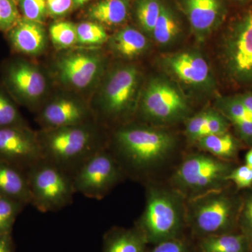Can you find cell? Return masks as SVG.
Instances as JSON below:
<instances>
[{
	"label": "cell",
	"instance_id": "6da1fadb",
	"mask_svg": "<svg viewBox=\"0 0 252 252\" xmlns=\"http://www.w3.org/2000/svg\"><path fill=\"white\" fill-rule=\"evenodd\" d=\"M107 147L126 177L146 181L171 158L177 140L175 136L161 129L127 126L114 132Z\"/></svg>",
	"mask_w": 252,
	"mask_h": 252
},
{
	"label": "cell",
	"instance_id": "7a4b0ae2",
	"mask_svg": "<svg viewBox=\"0 0 252 252\" xmlns=\"http://www.w3.org/2000/svg\"><path fill=\"white\" fill-rule=\"evenodd\" d=\"M94 129L86 123L44 130L37 135L43 158L72 177L86 160L108 146Z\"/></svg>",
	"mask_w": 252,
	"mask_h": 252
},
{
	"label": "cell",
	"instance_id": "3957f363",
	"mask_svg": "<svg viewBox=\"0 0 252 252\" xmlns=\"http://www.w3.org/2000/svg\"><path fill=\"white\" fill-rule=\"evenodd\" d=\"M185 223V199L172 188L149 184L145 207L135 225L146 241L158 244L178 238Z\"/></svg>",
	"mask_w": 252,
	"mask_h": 252
},
{
	"label": "cell",
	"instance_id": "277c9868",
	"mask_svg": "<svg viewBox=\"0 0 252 252\" xmlns=\"http://www.w3.org/2000/svg\"><path fill=\"white\" fill-rule=\"evenodd\" d=\"M232 170L228 161L205 152L189 154L172 174L171 188L189 200L225 188Z\"/></svg>",
	"mask_w": 252,
	"mask_h": 252
},
{
	"label": "cell",
	"instance_id": "5b68a950",
	"mask_svg": "<svg viewBox=\"0 0 252 252\" xmlns=\"http://www.w3.org/2000/svg\"><path fill=\"white\" fill-rule=\"evenodd\" d=\"M186 200V223L205 238L228 233L238 220L240 205L225 188Z\"/></svg>",
	"mask_w": 252,
	"mask_h": 252
},
{
	"label": "cell",
	"instance_id": "8992f818",
	"mask_svg": "<svg viewBox=\"0 0 252 252\" xmlns=\"http://www.w3.org/2000/svg\"><path fill=\"white\" fill-rule=\"evenodd\" d=\"M31 204L39 211L57 212L72 203L76 193L72 176L43 158L26 172Z\"/></svg>",
	"mask_w": 252,
	"mask_h": 252
},
{
	"label": "cell",
	"instance_id": "52a82bcc",
	"mask_svg": "<svg viewBox=\"0 0 252 252\" xmlns=\"http://www.w3.org/2000/svg\"><path fill=\"white\" fill-rule=\"evenodd\" d=\"M72 177L76 193L101 200L126 177L119 162L107 147L86 160Z\"/></svg>",
	"mask_w": 252,
	"mask_h": 252
},
{
	"label": "cell",
	"instance_id": "ba28073f",
	"mask_svg": "<svg viewBox=\"0 0 252 252\" xmlns=\"http://www.w3.org/2000/svg\"><path fill=\"white\" fill-rule=\"evenodd\" d=\"M146 120L157 124H172L188 117V102L180 91L170 82L160 79L149 83L144 91L140 107Z\"/></svg>",
	"mask_w": 252,
	"mask_h": 252
},
{
	"label": "cell",
	"instance_id": "9c48e42d",
	"mask_svg": "<svg viewBox=\"0 0 252 252\" xmlns=\"http://www.w3.org/2000/svg\"><path fill=\"white\" fill-rule=\"evenodd\" d=\"M223 60L232 79L252 84V10L230 30L223 44Z\"/></svg>",
	"mask_w": 252,
	"mask_h": 252
},
{
	"label": "cell",
	"instance_id": "30bf717a",
	"mask_svg": "<svg viewBox=\"0 0 252 252\" xmlns=\"http://www.w3.org/2000/svg\"><path fill=\"white\" fill-rule=\"evenodd\" d=\"M138 71L132 66L121 68L111 76L101 101L100 109L109 119H122L130 114L138 85Z\"/></svg>",
	"mask_w": 252,
	"mask_h": 252
},
{
	"label": "cell",
	"instance_id": "8fae6325",
	"mask_svg": "<svg viewBox=\"0 0 252 252\" xmlns=\"http://www.w3.org/2000/svg\"><path fill=\"white\" fill-rule=\"evenodd\" d=\"M42 159L37 135L21 126L0 127V160L27 172Z\"/></svg>",
	"mask_w": 252,
	"mask_h": 252
},
{
	"label": "cell",
	"instance_id": "7c38bea8",
	"mask_svg": "<svg viewBox=\"0 0 252 252\" xmlns=\"http://www.w3.org/2000/svg\"><path fill=\"white\" fill-rule=\"evenodd\" d=\"M165 64L176 77L189 85L203 87L210 84V67L203 56L197 53H177L168 56Z\"/></svg>",
	"mask_w": 252,
	"mask_h": 252
},
{
	"label": "cell",
	"instance_id": "4fadbf2b",
	"mask_svg": "<svg viewBox=\"0 0 252 252\" xmlns=\"http://www.w3.org/2000/svg\"><path fill=\"white\" fill-rule=\"evenodd\" d=\"M100 67V61L94 55L77 54L60 61L58 68L60 77L69 85L84 89L95 79Z\"/></svg>",
	"mask_w": 252,
	"mask_h": 252
},
{
	"label": "cell",
	"instance_id": "5bb4252c",
	"mask_svg": "<svg viewBox=\"0 0 252 252\" xmlns=\"http://www.w3.org/2000/svg\"><path fill=\"white\" fill-rule=\"evenodd\" d=\"M87 116V111L80 104L72 99L60 98L46 105L39 118L45 130H50L86 124Z\"/></svg>",
	"mask_w": 252,
	"mask_h": 252
},
{
	"label": "cell",
	"instance_id": "9a60e30c",
	"mask_svg": "<svg viewBox=\"0 0 252 252\" xmlns=\"http://www.w3.org/2000/svg\"><path fill=\"white\" fill-rule=\"evenodd\" d=\"M185 6L190 26L200 36L210 32L221 16L220 0H185Z\"/></svg>",
	"mask_w": 252,
	"mask_h": 252
},
{
	"label": "cell",
	"instance_id": "2e32d148",
	"mask_svg": "<svg viewBox=\"0 0 252 252\" xmlns=\"http://www.w3.org/2000/svg\"><path fill=\"white\" fill-rule=\"evenodd\" d=\"M9 39L13 46L23 54H39L46 44V34L40 23L21 18L10 30Z\"/></svg>",
	"mask_w": 252,
	"mask_h": 252
},
{
	"label": "cell",
	"instance_id": "e0dca14e",
	"mask_svg": "<svg viewBox=\"0 0 252 252\" xmlns=\"http://www.w3.org/2000/svg\"><path fill=\"white\" fill-rule=\"evenodd\" d=\"M10 84L25 99L35 101L46 89V81L38 69L24 63L13 66L9 72Z\"/></svg>",
	"mask_w": 252,
	"mask_h": 252
},
{
	"label": "cell",
	"instance_id": "ac0fdd59",
	"mask_svg": "<svg viewBox=\"0 0 252 252\" xmlns=\"http://www.w3.org/2000/svg\"><path fill=\"white\" fill-rule=\"evenodd\" d=\"M0 195L26 205L31 203L27 176L22 170L0 160Z\"/></svg>",
	"mask_w": 252,
	"mask_h": 252
},
{
	"label": "cell",
	"instance_id": "d6986e66",
	"mask_svg": "<svg viewBox=\"0 0 252 252\" xmlns=\"http://www.w3.org/2000/svg\"><path fill=\"white\" fill-rule=\"evenodd\" d=\"M147 243L140 230L114 228L104 235L103 252H145Z\"/></svg>",
	"mask_w": 252,
	"mask_h": 252
},
{
	"label": "cell",
	"instance_id": "ffe728a7",
	"mask_svg": "<svg viewBox=\"0 0 252 252\" xmlns=\"http://www.w3.org/2000/svg\"><path fill=\"white\" fill-rule=\"evenodd\" d=\"M200 150L228 161L238 153L240 144L229 132L207 136L195 142Z\"/></svg>",
	"mask_w": 252,
	"mask_h": 252
},
{
	"label": "cell",
	"instance_id": "44dd1931",
	"mask_svg": "<svg viewBox=\"0 0 252 252\" xmlns=\"http://www.w3.org/2000/svg\"><path fill=\"white\" fill-rule=\"evenodd\" d=\"M250 238L245 234L210 235L203 238L200 243L202 252H248Z\"/></svg>",
	"mask_w": 252,
	"mask_h": 252
},
{
	"label": "cell",
	"instance_id": "7402d4cb",
	"mask_svg": "<svg viewBox=\"0 0 252 252\" xmlns=\"http://www.w3.org/2000/svg\"><path fill=\"white\" fill-rule=\"evenodd\" d=\"M112 46L118 54L131 59L143 52L147 46V39L140 31L126 28L114 36Z\"/></svg>",
	"mask_w": 252,
	"mask_h": 252
},
{
	"label": "cell",
	"instance_id": "603a6c76",
	"mask_svg": "<svg viewBox=\"0 0 252 252\" xmlns=\"http://www.w3.org/2000/svg\"><path fill=\"white\" fill-rule=\"evenodd\" d=\"M93 19L107 25H119L125 21L127 6L123 0H102L89 10Z\"/></svg>",
	"mask_w": 252,
	"mask_h": 252
},
{
	"label": "cell",
	"instance_id": "cb8c5ba5",
	"mask_svg": "<svg viewBox=\"0 0 252 252\" xmlns=\"http://www.w3.org/2000/svg\"><path fill=\"white\" fill-rule=\"evenodd\" d=\"M179 31L180 27L175 16L162 4L160 15L152 32L154 39L160 45H167L175 39Z\"/></svg>",
	"mask_w": 252,
	"mask_h": 252
},
{
	"label": "cell",
	"instance_id": "d4e9b609",
	"mask_svg": "<svg viewBox=\"0 0 252 252\" xmlns=\"http://www.w3.org/2000/svg\"><path fill=\"white\" fill-rule=\"evenodd\" d=\"M217 108L230 123L239 120H252L251 114L235 95L218 99Z\"/></svg>",
	"mask_w": 252,
	"mask_h": 252
},
{
	"label": "cell",
	"instance_id": "484cf974",
	"mask_svg": "<svg viewBox=\"0 0 252 252\" xmlns=\"http://www.w3.org/2000/svg\"><path fill=\"white\" fill-rule=\"evenodd\" d=\"M162 4L159 0H140L137 4V16L144 31L152 32Z\"/></svg>",
	"mask_w": 252,
	"mask_h": 252
},
{
	"label": "cell",
	"instance_id": "4316f807",
	"mask_svg": "<svg viewBox=\"0 0 252 252\" xmlns=\"http://www.w3.org/2000/svg\"><path fill=\"white\" fill-rule=\"evenodd\" d=\"M51 40L56 46L67 48L77 41V26L69 22L54 23L50 28Z\"/></svg>",
	"mask_w": 252,
	"mask_h": 252
},
{
	"label": "cell",
	"instance_id": "83f0119b",
	"mask_svg": "<svg viewBox=\"0 0 252 252\" xmlns=\"http://www.w3.org/2000/svg\"><path fill=\"white\" fill-rule=\"evenodd\" d=\"M23 204L0 195V236L10 235L18 212Z\"/></svg>",
	"mask_w": 252,
	"mask_h": 252
},
{
	"label": "cell",
	"instance_id": "f1b7e54d",
	"mask_svg": "<svg viewBox=\"0 0 252 252\" xmlns=\"http://www.w3.org/2000/svg\"><path fill=\"white\" fill-rule=\"evenodd\" d=\"M77 41L83 44H100L108 38L107 32L100 25L85 22L77 26Z\"/></svg>",
	"mask_w": 252,
	"mask_h": 252
},
{
	"label": "cell",
	"instance_id": "f546056e",
	"mask_svg": "<svg viewBox=\"0 0 252 252\" xmlns=\"http://www.w3.org/2000/svg\"><path fill=\"white\" fill-rule=\"evenodd\" d=\"M215 111L212 109L203 111L188 119L186 124L185 135L189 142L195 143L201 138L203 130Z\"/></svg>",
	"mask_w": 252,
	"mask_h": 252
},
{
	"label": "cell",
	"instance_id": "4dcf8cb0",
	"mask_svg": "<svg viewBox=\"0 0 252 252\" xmlns=\"http://www.w3.org/2000/svg\"><path fill=\"white\" fill-rule=\"evenodd\" d=\"M18 4L26 19L41 23L45 18L47 12L46 0H18Z\"/></svg>",
	"mask_w": 252,
	"mask_h": 252
},
{
	"label": "cell",
	"instance_id": "1f68e13d",
	"mask_svg": "<svg viewBox=\"0 0 252 252\" xmlns=\"http://www.w3.org/2000/svg\"><path fill=\"white\" fill-rule=\"evenodd\" d=\"M21 18L14 0H0V29L11 30Z\"/></svg>",
	"mask_w": 252,
	"mask_h": 252
},
{
	"label": "cell",
	"instance_id": "d6a6232c",
	"mask_svg": "<svg viewBox=\"0 0 252 252\" xmlns=\"http://www.w3.org/2000/svg\"><path fill=\"white\" fill-rule=\"evenodd\" d=\"M19 114L12 102L0 94V127L20 126Z\"/></svg>",
	"mask_w": 252,
	"mask_h": 252
},
{
	"label": "cell",
	"instance_id": "836d02e7",
	"mask_svg": "<svg viewBox=\"0 0 252 252\" xmlns=\"http://www.w3.org/2000/svg\"><path fill=\"white\" fill-rule=\"evenodd\" d=\"M227 180L236 185L238 189L251 188L252 187V170L248 165H244L233 169L229 175L227 176Z\"/></svg>",
	"mask_w": 252,
	"mask_h": 252
},
{
	"label": "cell",
	"instance_id": "e575fe53",
	"mask_svg": "<svg viewBox=\"0 0 252 252\" xmlns=\"http://www.w3.org/2000/svg\"><path fill=\"white\" fill-rule=\"evenodd\" d=\"M238 221L244 233L252 238V193L249 195L240 205Z\"/></svg>",
	"mask_w": 252,
	"mask_h": 252
},
{
	"label": "cell",
	"instance_id": "d590c367",
	"mask_svg": "<svg viewBox=\"0 0 252 252\" xmlns=\"http://www.w3.org/2000/svg\"><path fill=\"white\" fill-rule=\"evenodd\" d=\"M48 13L54 17L67 14L72 8V0H46Z\"/></svg>",
	"mask_w": 252,
	"mask_h": 252
},
{
	"label": "cell",
	"instance_id": "8d00e7d4",
	"mask_svg": "<svg viewBox=\"0 0 252 252\" xmlns=\"http://www.w3.org/2000/svg\"><path fill=\"white\" fill-rule=\"evenodd\" d=\"M150 252H187V248L182 240L175 238L157 244Z\"/></svg>",
	"mask_w": 252,
	"mask_h": 252
},
{
	"label": "cell",
	"instance_id": "74e56055",
	"mask_svg": "<svg viewBox=\"0 0 252 252\" xmlns=\"http://www.w3.org/2000/svg\"><path fill=\"white\" fill-rule=\"evenodd\" d=\"M240 138L252 144V120H239L231 122Z\"/></svg>",
	"mask_w": 252,
	"mask_h": 252
},
{
	"label": "cell",
	"instance_id": "f35d334b",
	"mask_svg": "<svg viewBox=\"0 0 252 252\" xmlns=\"http://www.w3.org/2000/svg\"><path fill=\"white\" fill-rule=\"evenodd\" d=\"M235 97L243 103L252 117V91L237 94Z\"/></svg>",
	"mask_w": 252,
	"mask_h": 252
},
{
	"label": "cell",
	"instance_id": "ab89813d",
	"mask_svg": "<svg viewBox=\"0 0 252 252\" xmlns=\"http://www.w3.org/2000/svg\"><path fill=\"white\" fill-rule=\"evenodd\" d=\"M0 252H11L9 235L0 236Z\"/></svg>",
	"mask_w": 252,
	"mask_h": 252
},
{
	"label": "cell",
	"instance_id": "60d3db41",
	"mask_svg": "<svg viewBox=\"0 0 252 252\" xmlns=\"http://www.w3.org/2000/svg\"><path fill=\"white\" fill-rule=\"evenodd\" d=\"M245 165H248L252 170V147L245 156Z\"/></svg>",
	"mask_w": 252,
	"mask_h": 252
},
{
	"label": "cell",
	"instance_id": "b9f144b4",
	"mask_svg": "<svg viewBox=\"0 0 252 252\" xmlns=\"http://www.w3.org/2000/svg\"><path fill=\"white\" fill-rule=\"evenodd\" d=\"M73 4L77 6H82L84 4H86L87 1H89V0H72Z\"/></svg>",
	"mask_w": 252,
	"mask_h": 252
}]
</instances>
